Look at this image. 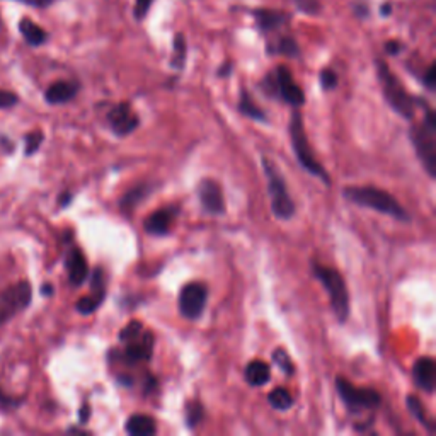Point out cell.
Segmentation results:
<instances>
[{"label": "cell", "instance_id": "21", "mask_svg": "<svg viewBox=\"0 0 436 436\" xmlns=\"http://www.w3.org/2000/svg\"><path fill=\"white\" fill-rule=\"evenodd\" d=\"M19 31L26 39V43L31 46H41L43 43H46V39H48V35H46L45 29H43L41 26L32 23L28 17H24L19 23Z\"/></svg>", "mask_w": 436, "mask_h": 436}, {"label": "cell", "instance_id": "6", "mask_svg": "<svg viewBox=\"0 0 436 436\" xmlns=\"http://www.w3.org/2000/svg\"><path fill=\"white\" fill-rule=\"evenodd\" d=\"M377 73H379L380 86H382L383 97L392 109L404 120L414 118V109H416V99L404 89L397 77L388 70L387 64L382 60H377Z\"/></svg>", "mask_w": 436, "mask_h": 436}, {"label": "cell", "instance_id": "28", "mask_svg": "<svg viewBox=\"0 0 436 436\" xmlns=\"http://www.w3.org/2000/svg\"><path fill=\"white\" fill-rule=\"evenodd\" d=\"M271 358H273V363L281 370L283 375L292 377L293 373H295V365H293L290 354L287 353V350H283V348H276V350L273 351V354H271Z\"/></svg>", "mask_w": 436, "mask_h": 436}, {"label": "cell", "instance_id": "7", "mask_svg": "<svg viewBox=\"0 0 436 436\" xmlns=\"http://www.w3.org/2000/svg\"><path fill=\"white\" fill-rule=\"evenodd\" d=\"M261 89L265 91L267 97L281 99L283 102L290 104L292 108H300V106L305 104L303 89L293 80L292 72L285 65H280L274 73H267L261 84Z\"/></svg>", "mask_w": 436, "mask_h": 436}, {"label": "cell", "instance_id": "12", "mask_svg": "<svg viewBox=\"0 0 436 436\" xmlns=\"http://www.w3.org/2000/svg\"><path fill=\"white\" fill-rule=\"evenodd\" d=\"M198 198L203 210L210 215L225 214V198H223L222 186L215 179L205 178L198 184Z\"/></svg>", "mask_w": 436, "mask_h": 436}, {"label": "cell", "instance_id": "9", "mask_svg": "<svg viewBox=\"0 0 436 436\" xmlns=\"http://www.w3.org/2000/svg\"><path fill=\"white\" fill-rule=\"evenodd\" d=\"M32 288L29 281H19L0 292V328L31 305Z\"/></svg>", "mask_w": 436, "mask_h": 436}, {"label": "cell", "instance_id": "34", "mask_svg": "<svg viewBox=\"0 0 436 436\" xmlns=\"http://www.w3.org/2000/svg\"><path fill=\"white\" fill-rule=\"evenodd\" d=\"M338 73H336L334 70H331V68H324V70L321 72V86L324 91H332L338 87Z\"/></svg>", "mask_w": 436, "mask_h": 436}, {"label": "cell", "instance_id": "35", "mask_svg": "<svg viewBox=\"0 0 436 436\" xmlns=\"http://www.w3.org/2000/svg\"><path fill=\"white\" fill-rule=\"evenodd\" d=\"M296 6V9L302 10V12L305 14H310V16H314V14H319V10H321V3H319V0H293Z\"/></svg>", "mask_w": 436, "mask_h": 436}, {"label": "cell", "instance_id": "23", "mask_svg": "<svg viewBox=\"0 0 436 436\" xmlns=\"http://www.w3.org/2000/svg\"><path fill=\"white\" fill-rule=\"evenodd\" d=\"M239 111H240V115L247 116V118L254 120V122H259V123H267V116H266V113L263 111V109L259 108V106L256 104L254 101H252L251 94H249L247 91H243V93H240V99H239Z\"/></svg>", "mask_w": 436, "mask_h": 436}, {"label": "cell", "instance_id": "41", "mask_svg": "<svg viewBox=\"0 0 436 436\" xmlns=\"http://www.w3.org/2000/svg\"><path fill=\"white\" fill-rule=\"evenodd\" d=\"M89 417H91L89 404H84L82 408H80V413H79V424H86L87 421H89Z\"/></svg>", "mask_w": 436, "mask_h": 436}, {"label": "cell", "instance_id": "18", "mask_svg": "<svg viewBox=\"0 0 436 436\" xmlns=\"http://www.w3.org/2000/svg\"><path fill=\"white\" fill-rule=\"evenodd\" d=\"M244 377H245V382H247L251 387H263L269 382L271 368L266 361L252 360L245 365Z\"/></svg>", "mask_w": 436, "mask_h": 436}, {"label": "cell", "instance_id": "20", "mask_svg": "<svg viewBox=\"0 0 436 436\" xmlns=\"http://www.w3.org/2000/svg\"><path fill=\"white\" fill-rule=\"evenodd\" d=\"M256 23H258L261 31H276L278 28H281L287 23V16L283 12H278V10H269V9H258L254 10Z\"/></svg>", "mask_w": 436, "mask_h": 436}, {"label": "cell", "instance_id": "25", "mask_svg": "<svg viewBox=\"0 0 436 436\" xmlns=\"http://www.w3.org/2000/svg\"><path fill=\"white\" fill-rule=\"evenodd\" d=\"M406 406H408L409 413H411L413 416L419 421V424H423L430 433H433V424H431V419L428 417L426 411H424L423 402H421L416 395H408V399H406Z\"/></svg>", "mask_w": 436, "mask_h": 436}, {"label": "cell", "instance_id": "44", "mask_svg": "<svg viewBox=\"0 0 436 436\" xmlns=\"http://www.w3.org/2000/svg\"><path fill=\"white\" fill-rule=\"evenodd\" d=\"M230 73H232V64H229V61H227V64H223L222 67L218 68V75L220 77H229Z\"/></svg>", "mask_w": 436, "mask_h": 436}, {"label": "cell", "instance_id": "19", "mask_svg": "<svg viewBox=\"0 0 436 436\" xmlns=\"http://www.w3.org/2000/svg\"><path fill=\"white\" fill-rule=\"evenodd\" d=\"M126 433L131 436H153L157 433V423L149 414H133L126 421Z\"/></svg>", "mask_w": 436, "mask_h": 436}, {"label": "cell", "instance_id": "43", "mask_svg": "<svg viewBox=\"0 0 436 436\" xmlns=\"http://www.w3.org/2000/svg\"><path fill=\"white\" fill-rule=\"evenodd\" d=\"M12 404H16V402H14L10 397H7V395L0 390V408H10Z\"/></svg>", "mask_w": 436, "mask_h": 436}, {"label": "cell", "instance_id": "37", "mask_svg": "<svg viewBox=\"0 0 436 436\" xmlns=\"http://www.w3.org/2000/svg\"><path fill=\"white\" fill-rule=\"evenodd\" d=\"M153 3V0H137L135 2V9H133V16L137 21H142L146 16V12L150 10V6Z\"/></svg>", "mask_w": 436, "mask_h": 436}, {"label": "cell", "instance_id": "14", "mask_svg": "<svg viewBox=\"0 0 436 436\" xmlns=\"http://www.w3.org/2000/svg\"><path fill=\"white\" fill-rule=\"evenodd\" d=\"M179 214L178 207H167V208H159L153 214H150L145 218L144 229L150 236H167L171 230V227L174 225L176 217Z\"/></svg>", "mask_w": 436, "mask_h": 436}, {"label": "cell", "instance_id": "10", "mask_svg": "<svg viewBox=\"0 0 436 436\" xmlns=\"http://www.w3.org/2000/svg\"><path fill=\"white\" fill-rule=\"evenodd\" d=\"M207 285L198 283V281L184 285V287L181 288V292H179V312H181L182 317L188 319V321H196V319H200L201 314H203L205 307H207Z\"/></svg>", "mask_w": 436, "mask_h": 436}, {"label": "cell", "instance_id": "8", "mask_svg": "<svg viewBox=\"0 0 436 436\" xmlns=\"http://www.w3.org/2000/svg\"><path fill=\"white\" fill-rule=\"evenodd\" d=\"M336 390L350 413H363L377 409L382 404V395L372 387H357L344 377H336Z\"/></svg>", "mask_w": 436, "mask_h": 436}, {"label": "cell", "instance_id": "31", "mask_svg": "<svg viewBox=\"0 0 436 436\" xmlns=\"http://www.w3.org/2000/svg\"><path fill=\"white\" fill-rule=\"evenodd\" d=\"M142 332H144V324L138 321H131L130 324H126V328H123L122 332H120V341H122V343H128V341L140 338Z\"/></svg>", "mask_w": 436, "mask_h": 436}, {"label": "cell", "instance_id": "13", "mask_svg": "<svg viewBox=\"0 0 436 436\" xmlns=\"http://www.w3.org/2000/svg\"><path fill=\"white\" fill-rule=\"evenodd\" d=\"M153 334L149 331L142 332L140 338L124 343L123 360L126 365H140L152 360Z\"/></svg>", "mask_w": 436, "mask_h": 436}, {"label": "cell", "instance_id": "3", "mask_svg": "<svg viewBox=\"0 0 436 436\" xmlns=\"http://www.w3.org/2000/svg\"><path fill=\"white\" fill-rule=\"evenodd\" d=\"M310 269H312L314 276L324 285L338 321L346 322L348 317H350V292H348L343 274L334 267L319 265L315 261L310 263Z\"/></svg>", "mask_w": 436, "mask_h": 436}, {"label": "cell", "instance_id": "42", "mask_svg": "<svg viewBox=\"0 0 436 436\" xmlns=\"http://www.w3.org/2000/svg\"><path fill=\"white\" fill-rule=\"evenodd\" d=\"M72 200H73L72 193L65 191V193H61V194H60V198H58V205H60L61 208H67L68 205L72 203Z\"/></svg>", "mask_w": 436, "mask_h": 436}, {"label": "cell", "instance_id": "22", "mask_svg": "<svg viewBox=\"0 0 436 436\" xmlns=\"http://www.w3.org/2000/svg\"><path fill=\"white\" fill-rule=\"evenodd\" d=\"M150 193H152V186H150L149 182H142V184L135 186L130 191H126V194L120 200V208H122L123 211L133 210V208L137 207L138 203H142Z\"/></svg>", "mask_w": 436, "mask_h": 436}, {"label": "cell", "instance_id": "45", "mask_svg": "<svg viewBox=\"0 0 436 436\" xmlns=\"http://www.w3.org/2000/svg\"><path fill=\"white\" fill-rule=\"evenodd\" d=\"M390 12H392L390 3H383V7L380 9V14H382V16H390Z\"/></svg>", "mask_w": 436, "mask_h": 436}, {"label": "cell", "instance_id": "30", "mask_svg": "<svg viewBox=\"0 0 436 436\" xmlns=\"http://www.w3.org/2000/svg\"><path fill=\"white\" fill-rule=\"evenodd\" d=\"M269 53H280L285 55V57H298L300 48L293 38H281L278 45L269 50Z\"/></svg>", "mask_w": 436, "mask_h": 436}, {"label": "cell", "instance_id": "32", "mask_svg": "<svg viewBox=\"0 0 436 436\" xmlns=\"http://www.w3.org/2000/svg\"><path fill=\"white\" fill-rule=\"evenodd\" d=\"M91 292L94 293H101V295H106V274L104 269L101 266L96 267L91 276Z\"/></svg>", "mask_w": 436, "mask_h": 436}, {"label": "cell", "instance_id": "26", "mask_svg": "<svg viewBox=\"0 0 436 436\" xmlns=\"http://www.w3.org/2000/svg\"><path fill=\"white\" fill-rule=\"evenodd\" d=\"M186 55H188V46H186V38L182 32H178L174 36V50H172L171 67L176 70H182L186 64Z\"/></svg>", "mask_w": 436, "mask_h": 436}, {"label": "cell", "instance_id": "5", "mask_svg": "<svg viewBox=\"0 0 436 436\" xmlns=\"http://www.w3.org/2000/svg\"><path fill=\"white\" fill-rule=\"evenodd\" d=\"M263 171L266 174L267 181V193L271 198V211L278 220H290L295 215V201L290 196L287 188V182H285L283 174L276 167V164L273 160H269L267 157H261Z\"/></svg>", "mask_w": 436, "mask_h": 436}, {"label": "cell", "instance_id": "39", "mask_svg": "<svg viewBox=\"0 0 436 436\" xmlns=\"http://www.w3.org/2000/svg\"><path fill=\"white\" fill-rule=\"evenodd\" d=\"M21 2L28 3V6H32V7H38V9H45V7H48L53 3V0H21Z\"/></svg>", "mask_w": 436, "mask_h": 436}, {"label": "cell", "instance_id": "15", "mask_svg": "<svg viewBox=\"0 0 436 436\" xmlns=\"http://www.w3.org/2000/svg\"><path fill=\"white\" fill-rule=\"evenodd\" d=\"M65 266H67L68 281H70L72 287H80L87 280V276H89V265H87L86 256L75 245L70 247V251L67 252Z\"/></svg>", "mask_w": 436, "mask_h": 436}, {"label": "cell", "instance_id": "17", "mask_svg": "<svg viewBox=\"0 0 436 436\" xmlns=\"http://www.w3.org/2000/svg\"><path fill=\"white\" fill-rule=\"evenodd\" d=\"M79 82H73V80H58V82L51 84L48 89H46L45 99L50 104H65V102L72 101L79 94Z\"/></svg>", "mask_w": 436, "mask_h": 436}, {"label": "cell", "instance_id": "16", "mask_svg": "<svg viewBox=\"0 0 436 436\" xmlns=\"http://www.w3.org/2000/svg\"><path fill=\"white\" fill-rule=\"evenodd\" d=\"M413 379L414 383L421 388V390L431 392L435 390L436 383V365L435 360L430 357H423L416 361L413 366Z\"/></svg>", "mask_w": 436, "mask_h": 436}, {"label": "cell", "instance_id": "33", "mask_svg": "<svg viewBox=\"0 0 436 436\" xmlns=\"http://www.w3.org/2000/svg\"><path fill=\"white\" fill-rule=\"evenodd\" d=\"M43 140H45L43 131H31V133L26 135V155H32V153L38 152Z\"/></svg>", "mask_w": 436, "mask_h": 436}, {"label": "cell", "instance_id": "46", "mask_svg": "<svg viewBox=\"0 0 436 436\" xmlns=\"http://www.w3.org/2000/svg\"><path fill=\"white\" fill-rule=\"evenodd\" d=\"M41 293H43V295H53V287H51V285H50V283L43 285V288H41Z\"/></svg>", "mask_w": 436, "mask_h": 436}, {"label": "cell", "instance_id": "29", "mask_svg": "<svg viewBox=\"0 0 436 436\" xmlns=\"http://www.w3.org/2000/svg\"><path fill=\"white\" fill-rule=\"evenodd\" d=\"M203 416H205V409L200 401H191L188 406H186V424H188L189 428H196L198 423L203 419Z\"/></svg>", "mask_w": 436, "mask_h": 436}, {"label": "cell", "instance_id": "24", "mask_svg": "<svg viewBox=\"0 0 436 436\" xmlns=\"http://www.w3.org/2000/svg\"><path fill=\"white\" fill-rule=\"evenodd\" d=\"M267 402L271 404V408L276 409V411H288L292 408L295 399L290 394V390L285 387H276L269 392L267 395Z\"/></svg>", "mask_w": 436, "mask_h": 436}, {"label": "cell", "instance_id": "11", "mask_svg": "<svg viewBox=\"0 0 436 436\" xmlns=\"http://www.w3.org/2000/svg\"><path fill=\"white\" fill-rule=\"evenodd\" d=\"M109 128L116 137H126V135L133 133L138 126V116L135 115L131 109L130 102H120V104L113 106L108 113Z\"/></svg>", "mask_w": 436, "mask_h": 436}, {"label": "cell", "instance_id": "1", "mask_svg": "<svg viewBox=\"0 0 436 436\" xmlns=\"http://www.w3.org/2000/svg\"><path fill=\"white\" fill-rule=\"evenodd\" d=\"M343 196L358 207L370 208V210L388 215V217L401 220V222L411 220L406 208L386 189L375 188V186H350V188H344Z\"/></svg>", "mask_w": 436, "mask_h": 436}, {"label": "cell", "instance_id": "4", "mask_svg": "<svg viewBox=\"0 0 436 436\" xmlns=\"http://www.w3.org/2000/svg\"><path fill=\"white\" fill-rule=\"evenodd\" d=\"M426 106V102H424ZM411 140L417 157L431 179L436 178V115L433 108L426 106L423 123L411 128Z\"/></svg>", "mask_w": 436, "mask_h": 436}, {"label": "cell", "instance_id": "38", "mask_svg": "<svg viewBox=\"0 0 436 436\" xmlns=\"http://www.w3.org/2000/svg\"><path fill=\"white\" fill-rule=\"evenodd\" d=\"M423 84L430 91H435V87H436V67L435 65H430V68H428L426 73H424Z\"/></svg>", "mask_w": 436, "mask_h": 436}, {"label": "cell", "instance_id": "27", "mask_svg": "<svg viewBox=\"0 0 436 436\" xmlns=\"http://www.w3.org/2000/svg\"><path fill=\"white\" fill-rule=\"evenodd\" d=\"M106 300V295H101V293H94L91 292V295L82 296V298L77 302L75 309L77 312L82 315H91L93 312H96L99 307L102 305V302Z\"/></svg>", "mask_w": 436, "mask_h": 436}, {"label": "cell", "instance_id": "36", "mask_svg": "<svg viewBox=\"0 0 436 436\" xmlns=\"http://www.w3.org/2000/svg\"><path fill=\"white\" fill-rule=\"evenodd\" d=\"M17 102H19V97H17L16 93H10V91L0 89V109L14 108Z\"/></svg>", "mask_w": 436, "mask_h": 436}, {"label": "cell", "instance_id": "2", "mask_svg": "<svg viewBox=\"0 0 436 436\" xmlns=\"http://www.w3.org/2000/svg\"><path fill=\"white\" fill-rule=\"evenodd\" d=\"M288 133H290V142L293 153H295L296 160H298L300 166L303 167L309 174H312L314 178H319L324 181V184H331V179H329L328 171L321 166L317 159L314 155L312 146L309 144V138H307L305 126H303V118L302 113L298 108L293 109L290 116V124H288Z\"/></svg>", "mask_w": 436, "mask_h": 436}, {"label": "cell", "instance_id": "40", "mask_svg": "<svg viewBox=\"0 0 436 436\" xmlns=\"http://www.w3.org/2000/svg\"><path fill=\"white\" fill-rule=\"evenodd\" d=\"M402 50V45L399 41H387L386 43V51L388 55H399Z\"/></svg>", "mask_w": 436, "mask_h": 436}]
</instances>
